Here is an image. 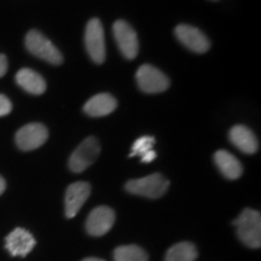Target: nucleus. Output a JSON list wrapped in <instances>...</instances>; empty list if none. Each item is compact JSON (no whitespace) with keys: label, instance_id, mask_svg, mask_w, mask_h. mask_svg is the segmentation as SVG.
I'll return each instance as SVG.
<instances>
[{"label":"nucleus","instance_id":"f257e3e1","mask_svg":"<svg viewBox=\"0 0 261 261\" xmlns=\"http://www.w3.org/2000/svg\"><path fill=\"white\" fill-rule=\"evenodd\" d=\"M237 234L246 246L260 248L261 246V215L260 212L246 208L234 220Z\"/></svg>","mask_w":261,"mask_h":261},{"label":"nucleus","instance_id":"f03ea898","mask_svg":"<svg viewBox=\"0 0 261 261\" xmlns=\"http://www.w3.org/2000/svg\"><path fill=\"white\" fill-rule=\"evenodd\" d=\"M168 188L169 181L160 173H154L140 179H132L125 185L126 191L129 194L148 198H160L167 192Z\"/></svg>","mask_w":261,"mask_h":261},{"label":"nucleus","instance_id":"7ed1b4c3","mask_svg":"<svg viewBox=\"0 0 261 261\" xmlns=\"http://www.w3.org/2000/svg\"><path fill=\"white\" fill-rule=\"evenodd\" d=\"M25 47L40 60L50 64L60 65L63 62L61 51L48 39L38 31H31L25 37Z\"/></svg>","mask_w":261,"mask_h":261},{"label":"nucleus","instance_id":"20e7f679","mask_svg":"<svg viewBox=\"0 0 261 261\" xmlns=\"http://www.w3.org/2000/svg\"><path fill=\"white\" fill-rule=\"evenodd\" d=\"M85 46L91 60L94 63L102 64L106 61V40L102 22L98 18H92L86 25L85 31Z\"/></svg>","mask_w":261,"mask_h":261},{"label":"nucleus","instance_id":"39448f33","mask_svg":"<svg viewBox=\"0 0 261 261\" xmlns=\"http://www.w3.org/2000/svg\"><path fill=\"white\" fill-rule=\"evenodd\" d=\"M100 152L99 142L94 137H89L75 149L69 159V168L74 173H81L96 161Z\"/></svg>","mask_w":261,"mask_h":261},{"label":"nucleus","instance_id":"423d86ee","mask_svg":"<svg viewBox=\"0 0 261 261\" xmlns=\"http://www.w3.org/2000/svg\"><path fill=\"white\" fill-rule=\"evenodd\" d=\"M137 83L145 93H160L169 87V80L161 70L150 64H144L137 70Z\"/></svg>","mask_w":261,"mask_h":261},{"label":"nucleus","instance_id":"0eeeda50","mask_svg":"<svg viewBox=\"0 0 261 261\" xmlns=\"http://www.w3.org/2000/svg\"><path fill=\"white\" fill-rule=\"evenodd\" d=\"M48 138V130L42 123L32 122L18 129L16 133V144L23 151L40 148Z\"/></svg>","mask_w":261,"mask_h":261},{"label":"nucleus","instance_id":"6e6552de","mask_svg":"<svg viewBox=\"0 0 261 261\" xmlns=\"http://www.w3.org/2000/svg\"><path fill=\"white\" fill-rule=\"evenodd\" d=\"M114 37H115L116 44L119 50L127 60H133L137 57L139 50L138 37L132 25L127 23L126 21L119 19L114 23L113 27Z\"/></svg>","mask_w":261,"mask_h":261},{"label":"nucleus","instance_id":"1a4fd4ad","mask_svg":"<svg viewBox=\"0 0 261 261\" xmlns=\"http://www.w3.org/2000/svg\"><path fill=\"white\" fill-rule=\"evenodd\" d=\"M175 37L178 40L196 54H204L210 50L211 42L198 28L188 24H179L175 28Z\"/></svg>","mask_w":261,"mask_h":261},{"label":"nucleus","instance_id":"9d476101","mask_svg":"<svg viewBox=\"0 0 261 261\" xmlns=\"http://www.w3.org/2000/svg\"><path fill=\"white\" fill-rule=\"evenodd\" d=\"M115 223V213L107 205L94 208L86 220V230L91 236H103Z\"/></svg>","mask_w":261,"mask_h":261},{"label":"nucleus","instance_id":"9b49d317","mask_svg":"<svg viewBox=\"0 0 261 261\" xmlns=\"http://www.w3.org/2000/svg\"><path fill=\"white\" fill-rule=\"evenodd\" d=\"M37 244L33 234L25 228L17 227L5 238V247L12 256H27Z\"/></svg>","mask_w":261,"mask_h":261},{"label":"nucleus","instance_id":"f8f14e48","mask_svg":"<svg viewBox=\"0 0 261 261\" xmlns=\"http://www.w3.org/2000/svg\"><path fill=\"white\" fill-rule=\"evenodd\" d=\"M91 185L86 181H76L69 185L65 192V217L74 218L90 197Z\"/></svg>","mask_w":261,"mask_h":261},{"label":"nucleus","instance_id":"ddd939ff","mask_svg":"<svg viewBox=\"0 0 261 261\" xmlns=\"http://www.w3.org/2000/svg\"><path fill=\"white\" fill-rule=\"evenodd\" d=\"M228 137H230L231 143L244 154H255L259 149L257 138L252 132V129L248 128L247 126L237 125L232 127L228 133Z\"/></svg>","mask_w":261,"mask_h":261},{"label":"nucleus","instance_id":"4468645a","mask_svg":"<svg viewBox=\"0 0 261 261\" xmlns=\"http://www.w3.org/2000/svg\"><path fill=\"white\" fill-rule=\"evenodd\" d=\"M117 102L112 94L98 93L85 104L84 112L89 116L100 117L112 114L116 109Z\"/></svg>","mask_w":261,"mask_h":261},{"label":"nucleus","instance_id":"2eb2a0df","mask_svg":"<svg viewBox=\"0 0 261 261\" xmlns=\"http://www.w3.org/2000/svg\"><path fill=\"white\" fill-rule=\"evenodd\" d=\"M214 162L221 174L230 180H234L242 175L243 167L241 162L226 150H218L214 154Z\"/></svg>","mask_w":261,"mask_h":261},{"label":"nucleus","instance_id":"dca6fc26","mask_svg":"<svg viewBox=\"0 0 261 261\" xmlns=\"http://www.w3.org/2000/svg\"><path fill=\"white\" fill-rule=\"evenodd\" d=\"M16 83L25 92L32 94H42L46 91V83H45L44 77L37 71L29 69V68H23V69L17 71Z\"/></svg>","mask_w":261,"mask_h":261},{"label":"nucleus","instance_id":"f3484780","mask_svg":"<svg viewBox=\"0 0 261 261\" xmlns=\"http://www.w3.org/2000/svg\"><path fill=\"white\" fill-rule=\"evenodd\" d=\"M197 249L190 242H180L169 248L165 261H195Z\"/></svg>","mask_w":261,"mask_h":261},{"label":"nucleus","instance_id":"a211bd4d","mask_svg":"<svg viewBox=\"0 0 261 261\" xmlns=\"http://www.w3.org/2000/svg\"><path fill=\"white\" fill-rule=\"evenodd\" d=\"M114 261H149V256L143 248L130 244L117 247L114 252Z\"/></svg>","mask_w":261,"mask_h":261},{"label":"nucleus","instance_id":"6ab92c4d","mask_svg":"<svg viewBox=\"0 0 261 261\" xmlns=\"http://www.w3.org/2000/svg\"><path fill=\"white\" fill-rule=\"evenodd\" d=\"M155 138L151 136H144L140 137L135 142V144L132 146V150L129 152V158H135V156H139L142 158L143 155H145L146 152H149L150 150H152V146L155 145Z\"/></svg>","mask_w":261,"mask_h":261},{"label":"nucleus","instance_id":"aec40b11","mask_svg":"<svg viewBox=\"0 0 261 261\" xmlns=\"http://www.w3.org/2000/svg\"><path fill=\"white\" fill-rule=\"evenodd\" d=\"M12 110V103L4 94H0V116L9 115Z\"/></svg>","mask_w":261,"mask_h":261},{"label":"nucleus","instance_id":"412c9836","mask_svg":"<svg viewBox=\"0 0 261 261\" xmlns=\"http://www.w3.org/2000/svg\"><path fill=\"white\" fill-rule=\"evenodd\" d=\"M8 71V60L4 55H0V77H3Z\"/></svg>","mask_w":261,"mask_h":261},{"label":"nucleus","instance_id":"4be33fe9","mask_svg":"<svg viewBox=\"0 0 261 261\" xmlns=\"http://www.w3.org/2000/svg\"><path fill=\"white\" fill-rule=\"evenodd\" d=\"M156 152L154 151V150H150L149 152H146L145 155H143L142 158H140V160H142V162L143 163H150V162H152L154 161V160L156 159Z\"/></svg>","mask_w":261,"mask_h":261},{"label":"nucleus","instance_id":"5701e85b","mask_svg":"<svg viewBox=\"0 0 261 261\" xmlns=\"http://www.w3.org/2000/svg\"><path fill=\"white\" fill-rule=\"evenodd\" d=\"M5 189H6V182L4 180V178H3L2 175H0V195H2L3 192L5 191Z\"/></svg>","mask_w":261,"mask_h":261},{"label":"nucleus","instance_id":"b1692460","mask_svg":"<svg viewBox=\"0 0 261 261\" xmlns=\"http://www.w3.org/2000/svg\"><path fill=\"white\" fill-rule=\"evenodd\" d=\"M83 261H104V260L97 259V257H86V259H84Z\"/></svg>","mask_w":261,"mask_h":261},{"label":"nucleus","instance_id":"393cba45","mask_svg":"<svg viewBox=\"0 0 261 261\" xmlns=\"http://www.w3.org/2000/svg\"><path fill=\"white\" fill-rule=\"evenodd\" d=\"M214 2H215V0H214Z\"/></svg>","mask_w":261,"mask_h":261}]
</instances>
